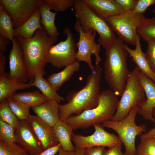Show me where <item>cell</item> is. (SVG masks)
<instances>
[{"instance_id":"obj_31","label":"cell","mask_w":155,"mask_h":155,"mask_svg":"<svg viewBox=\"0 0 155 155\" xmlns=\"http://www.w3.org/2000/svg\"><path fill=\"white\" fill-rule=\"evenodd\" d=\"M0 155H30L16 142L0 141Z\"/></svg>"},{"instance_id":"obj_29","label":"cell","mask_w":155,"mask_h":155,"mask_svg":"<svg viewBox=\"0 0 155 155\" xmlns=\"http://www.w3.org/2000/svg\"><path fill=\"white\" fill-rule=\"evenodd\" d=\"M0 118L15 129L19 125L20 120L11 110L7 99L0 102Z\"/></svg>"},{"instance_id":"obj_5","label":"cell","mask_w":155,"mask_h":155,"mask_svg":"<svg viewBox=\"0 0 155 155\" xmlns=\"http://www.w3.org/2000/svg\"><path fill=\"white\" fill-rule=\"evenodd\" d=\"M76 21L83 30H92L99 36V43L106 49L117 38L106 21L101 18L87 5L83 0H75L73 6Z\"/></svg>"},{"instance_id":"obj_7","label":"cell","mask_w":155,"mask_h":155,"mask_svg":"<svg viewBox=\"0 0 155 155\" xmlns=\"http://www.w3.org/2000/svg\"><path fill=\"white\" fill-rule=\"evenodd\" d=\"M139 71L136 66L130 72L116 113L111 120H122L127 115L133 107L139 106L146 99L145 92L139 78Z\"/></svg>"},{"instance_id":"obj_26","label":"cell","mask_w":155,"mask_h":155,"mask_svg":"<svg viewBox=\"0 0 155 155\" xmlns=\"http://www.w3.org/2000/svg\"><path fill=\"white\" fill-rule=\"evenodd\" d=\"M9 97L30 108L39 106L49 100L42 94L36 92L15 93Z\"/></svg>"},{"instance_id":"obj_37","label":"cell","mask_w":155,"mask_h":155,"mask_svg":"<svg viewBox=\"0 0 155 155\" xmlns=\"http://www.w3.org/2000/svg\"><path fill=\"white\" fill-rule=\"evenodd\" d=\"M122 9L125 11H133L137 0H115Z\"/></svg>"},{"instance_id":"obj_33","label":"cell","mask_w":155,"mask_h":155,"mask_svg":"<svg viewBox=\"0 0 155 155\" xmlns=\"http://www.w3.org/2000/svg\"><path fill=\"white\" fill-rule=\"evenodd\" d=\"M75 0H43V3L55 12L63 11L73 7Z\"/></svg>"},{"instance_id":"obj_6","label":"cell","mask_w":155,"mask_h":155,"mask_svg":"<svg viewBox=\"0 0 155 155\" xmlns=\"http://www.w3.org/2000/svg\"><path fill=\"white\" fill-rule=\"evenodd\" d=\"M139 108V106H134L127 115L121 120H110L105 121L102 124L104 127L112 129L117 133L124 146L126 155H136V138L146 131L145 125H138L135 123L136 117Z\"/></svg>"},{"instance_id":"obj_44","label":"cell","mask_w":155,"mask_h":155,"mask_svg":"<svg viewBox=\"0 0 155 155\" xmlns=\"http://www.w3.org/2000/svg\"><path fill=\"white\" fill-rule=\"evenodd\" d=\"M57 155H75V151H68L64 150L61 146Z\"/></svg>"},{"instance_id":"obj_36","label":"cell","mask_w":155,"mask_h":155,"mask_svg":"<svg viewBox=\"0 0 155 155\" xmlns=\"http://www.w3.org/2000/svg\"><path fill=\"white\" fill-rule=\"evenodd\" d=\"M155 4V0H137L133 11L138 14H143L150 6Z\"/></svg>"},{"instance_id":"obj_39","label":"cell","mask_w":155,"mask_h":155,"mask_svg":"<svg viewBox=\"0 0 155 155\" xmlns=\"http://www.w3.org/2000/svg\"><path fill=\"white\" fill-rule=\"evenodd\" d=\"M105 147H94L85 149L83 155H102Z\"/></svg>"},{"instance_id":"obj_8","label":"cell","mask_w":155,"mask_h":155,"mask_svg":"<svg viewBox=\"0 0 155 155\" xmlns=\"http://www.w3.org/2000/svg\"><path fill=\"white\" fill-rule=\"evenodd\" d=\"M145 17L143 14L130 11L109 17L105 20L123 42L135 46L138 35L137 29Z\"/></svg>"},{"instance_id":"obj_15","label":"cell","mask_w":155,"mask_h":155,"mask_svg":"<svg viewBox=\"0 0 155 155\" xmlns=\"http://www.w3.org/2000/svg\"><path fill=\"white\" fill-rule=\"evenodd\" d=\"M138 75L145 92L146 99L139 105L138 113L155 125V119L153 115V111L155 108V83L140 71Z\"/></svg>"},{"instance_id":"obj_40","label":"cell","mask_w":155,"mask_h":155,"mask_svg":"<svg viewBox=\"0 0 155 155\" xmlns=\"http://www.w3.org/2000/svg\"><path fill=\"white\" fill-rule=\"evenodd\" d=\"M61 146L59 143L55 146L44 150L39 155H55L58 152Z\"/></svg>"},{"instance_id":"obj_9","label":"cell","mask_w":155,"mask_h":155,"mask_svg":"<svg viewBox=\"0 0 155 155\" xmlns=\"http://www.w3.org/2000/svg\"><path fill=\"white\" fill-rule=\"evenodd\" d=\"M63 33L67 35L66 39L51 46L47 55V63L58 68L66 67L77 61V46L73 33L68 27L65 28Z\"/></svg>"},{"instance_id":"obj_38","label":"cell","mask_w":155,"mask_h":155,"mask_svg":"<svg viewBox=\"0 0 155 155\" xmlns=\"http://www.w3.org/2000/svg\"><path fill=\"white\" fill-rule=\"evenodd\" d=\"M122 143L114 146L109 147L104 151L102 155H126L125 153L122 151Z\"/></svg>"},{"instance_id":"obj_21","label":"cell","mask_w":155,"mask_h":155,"mask_svg":"<svg viewBox=\"0 0 155 155\" xmlns=\"http://www.w3.org/2000/svg\"><path fill=\"white\" fill-rule=\"evenodd\" d=\"M59 143L65 151H75L72 137L74 134L71 127L65 122L59 120L53 127Z\"/></svg>"},{"instance_id":"obj_30","label":"cell","mask_w":155,"mask_h":155,"mask_svg":"<svg viewBox=\"0 0 155 155\" xmlns=\"http://www.w3.org/2000/svg\"><path fill=\"white\" fill-rule=\"evenodd\" d=\"M11 110L20 121L28 120L30 115L28 106L10 97L7 98Z\"/></svg>"},{"instance_id":"obj_4","label":"cell","mask_w":155,"mask_h":155,"mask_svg":"<svg viewBox=\"0 0 155 155\" xmlns=\"http://www.w3.org/2000/svg\"><path fill=\"white\" fill-rule=\"evenodd\" d=\"M119 101L118 96L111 90L100 92L97 105L83 111L78 115H72L65 121L73 130L87 128L97 124L112 119L115 115Z\"/></svg>"},{"instance_id":"obj_23","label":"cell","mask_w":155,"mask_h":155,"mask_svg":"<svg viewBox=\"0 0 155 155\" xmlns=\"http://www.w3.org/2000/svg\"><path fill=\"white\" fill-rule=\"evenodd\" d=\"M38 8L41 16L40 23L48 35L51 37H57L59 34L55 23L57 12L51 11L50 8L43 2Z\"/></svg>"},{"instance_id":"obj_43","label":"cell","mask_w":155,"mask_h":155,"mask_svg":"<svg viewBox=\"0 0 155 155\" xmlns=\"http://www.w3.org/2000/svg\"><path fill=\"white\" fill-rule=\"evenodd\" d=\"M6 59L4 54L0 52V75L5 73Z\"/></svg>"},{"instance_id":"obj_28","label":"cell","mask_w":155,"mask_h":155,"mask_svg":"<svg viewBox=\"0 0 155 155\" xmlns=\"http://www.w3.org/2000/svg\"><path fill=\"white\" fill-rule=\"evenodd\" d=\"M137 32L144 41L155 40V17L144 18L137 29Z\"/></svg>"},{"instance_id":"obj_13","label":"cell","mask_w":155,"mask_h":155,"mask_svg":"<svg viewBox=\"0 0 155 155\" xmlns=\"http://www.w3.org/2000/svg\"><path fill=\"white\" fill-rule=\"evenodd\" d=\"M15 134L16 142L30 155H39L44 151L41 142L28 120H20Z\"/></svg>"},{"instance_id":"obj_25","label":"cell","mask_w":155,"mask_h":155,"mask_svg":"<svg viewBox=\"0 0 155 155\" xmlns=\"http://www.w3.org/2000/svg\"><path fill=\"white\" fill-rule=\"evenodd\" d=\"M42 73L36 75L33 81L30 83L32 86L38 88L42 94L49 100H56L58 103L64 100V98L60 96L55 88L43 78Z\"/></svg>"},{"instance_id":"obj_17","label":"cell","mask_w":155,"mask_h":155,"mask_svg":"<svg viewBox=\"0 0 155 155\" xmlns=\"http://www.w3.org/2000/svg\"><path fill=\"white\" fill-rule=\"evenodd\" d=\"M95 14L105 20L108 18L123 14V10L115 0H83Z\"/></svg>"},{"instance_id":"obj_45","label":"cell","mask_w":155,"mask_h":155,"mask_svg":"<svg viewBox=\"0 0 155 155\" xmlns=\"http://www.w3.org/2000/svg\"><path fill=\"white\" fill-rule=\"evenodd\" d=\"M84 149L75 148V155H83Z\"/></svg>"},{"instance_id":"obj_32","label":"cell","mask_w":155,"mask_h":155,"mask_svg":"<svg viewBox=\"0 0 155 155\" xmlns=\"http://www.w3.org/2000/svg\"><path fill=\"white\" fill-rule=\"evenodd\" d=\"M136 155H155V141L152 137L140 139Z\"/></svg>"},{"instance_id":"obj_19","label":"cell","mask_w":155,"mask_h":155,"mask_svg":"<svg viewBox=\"0 0 155 155\" xmlns=\"http://www.w3.org/2000/svg\"><path fill=\"white\" fill-rule=\"evenodd\" d=\"M59 103L48 100L42 104L32 108L36 115L53 127L59 120Z\"/></svg>"},{"instance_id":"obj_10","label":"cell","mask_w":155,"mask_h":155,"mask_svg":"<svg viewBox=\"0 0 155 155\" xmlns=\"http://www.w3.org/2000/svg\"><path fill=\"white\" fill-rule=\"evenodd\" d=\"M74 27L79 34L78 41L76 42L78 48L76 60L85 62L91 71H92L95 67L92 63L91 55H94L96 65L99 64L102 60L99 55L101 45L95 41L96 32L92 30H83L76 21Z\"/></svg>"},{"instance_id":"obj_14","label":"cell","mask_w":155,"mask_h":155,"mask_svg":"<svg viewBox=\"0 0 155 155\" xmlns=\"http://www.w3.org/2000/svg\"><path fill=\"white\" fill-rule=\"evenodd\" d=\"M11 42L9 56V75L15 79L27 83L29 79L22 47L16 38L14 37Z\"/></svg>"},{"instance_id":"obj_11","label":"cell","mask_w":155,"mask_h":155,"mask_svg":"<svg viewBox=\"0 0 155 155\" xmlns=\"http://www.w3.org/2000/svg\"><path fill=\"white\" fill-rule=\"evenodd\" d=\"M95 131L92 135L87 136L74 134L72 140L75 148L84 149L87 148L102 146L111 147L122 143L118 136L106 131L101 124L93 125Z\"/></svg>"},{"instance_id":"obj_34","label":"cell","mask_w":155,"mask_h":155,"mask_svg":"<svg viewBox=\"0 0 155 155\" xmlns=\"http://www.w3.org/2000/svg\"><path fill=\"white\" fill-rule=\"evenodd\" d=\"M15 129L0 118V141L16 142Z\"/></svg>"},{"instance_id":"obj_3","label":"cell","mask_w":155,"mask_h":155,"mask_svg":"<svg viewBox=\"0 0 155 155\" xmlns=\"http://www.w3.org/2000/svg\"><path fill=\"white\" fill-rule=\"evenodd\" d=\"M119 38L106 48L104 63V79L111 90L121 96L130 72L127 63L128 53Z\"/></svg>"},{"instance_id":"obj_1","label":"cell","mask_w":155,"mask_h":155,"mask_svg":"<svg viewBox=\"0 0 155 155\" xmlns=\"http://www.w3.org/2000/svg\"><path fill=\"white\" fill-rule=\"evenodd\" d=\"M102 71L99 64L96 65L88 77L85 86L80 90L69 94L66 103L59 104L60 120L65 121L73 115H79L97 105Z\"/></svg>"},{"instance_id":"obj_22","label":"cell","mask_w":155,"mask_h":155,"mask_svg":"<svg viewBox=\"0 0 155 155\" xmlns=\"http://www.w3.org/2000/svg\"><path fill=\"white\" fill-rule=\"evenodd\" d=\"M40 11L38 8L27 20L15 28L14 37H20L26 39L31 38L38 29L43 27L40 24Z\"/></svg>"},{"instance_id":"obj_24","label":"cell","mask_w":155,"mask_h":155,"mask_svg":"<svg viewBox=\"0 0 155 155\" xmlns=\"http://www.w3.org/2000/svg\"><path fill=\"white\" fill-rule=\"evenodd\" d=\"M79 62L76 61L66 67L61 71L49 75L47 80L58 91L65 82L68 80L72 75L79 69Z\"/></svg>"},{"instance_id":"obj_35","label":"cell","mask_w":155,"mask_h":155,"mask_svg":"<svg viewBox=\"0 0 155 155\" xmlns=\"http://www.w3.org/2000/svg\"><path fill=\"white\" fill-rule=\"evenodd\" d=\"M147 42L148 46L145 53V57L151 68L155 73V40H150Z\"/></svg>"},{"instance_id":"obj_47","label":"cell","mask_w":155,"mask_h":155,"mask_svg":"<svg viewBox=\"0 0 155 155\" xmlns=\"http://www.w3.org/2000/svg\"><path fill=\"white\" fill-rule=\"evenodd\" d=\"M152 137L154 139V140L155 141V136Z\"/></svg>"},{"instance_id":"obj_27","label":"cell","mask_w":155,"mask_h":155,"mask_svg":"<svg viewBox=\"0 0 155 155\" xmlns=\"http://www.w3.org/2000/svg\"><path fill=\"white\" fill-rule=\"evenodd\" d=\"M14 25L10 16L0 5V36L11 42L14 37Z\"/></svg>"},{"instance_id":"obj_2","label":"cell","mask_w":155,"mask_h":155,"mask_svg":"<svg viewBox=\"0 0 155 155\" xmlns=\"http://www.w3.org/2000/svg\"><path fill=\"white\" fill-rule=\"evenodd\" d=\"M16 38L22 47L29 79L32 82L37 74H45L49 50L57 41V37L49 36L43 27L38 29L30 38Z\"/></svg>"},{"instance_id":"obj_46","label":"cell","mask_w":155,"mask_h":155,"mask_svg":"<svg viewBox=\"0 0 155 155\" xmlns=\"http://www.w3.org/2000/svg\"><path fill=\"white\" fill-rule=\"evenodd\" d=\"M152 12L154 13L155 14V7H154V9L153 10Z\"/></svg>"},{"instance_id":"obj_20","label":"cell","mask_w":155,"mask_h":155,"mask_svg":"<svg viewBox=\"0 0 155 155\" xmlns=\"http://www.w3.org/2000/svg\"><path fill=\"white\" fill-rule=\"evenodd\" d=\"M30 83H25L11 78L9 73L0 75V102L7 99L18 90L29 88Z\"/></svg>"},{"instance_id":"obj_18","label":"cell","mask_w":155,"mask_h":155,"mask_svg":"<svg viewBox=\"0 0 155 155\" xmlns=\"http://www.w3.org/2000/svg\"><path fill=\"white\" fill-rule=\"evenodd\" d=\"M140 39L141 38L138 34L135 49L130 48L124 43V47L139 70L155 83V73L151 68L145 57V53L142 50Z\"/></svg>"},{"instance_id":"obj_42","label":"cell","mask_w":155,"mask_h":155,"mask_svg":"<svg viewBox=\"0 0 155 155\" xmlns=\"http://www.w3.org/2000/svg\"><path fill=\"white\" fill-rule=\"evenodd\" d=\"M153 115L155 116V108L153 112ZM155 136V127L150 129L149 131L142 134L140 136V138L142 139L147 137H152Z\"/></svg>"},{"instance_id":"obj_16","label":"cell","mask_w":155,"mask_h":155,"mask_svg":"<svg viewBox=\"0 0 155 155\" xmlns=\"http://www.w3.org/2000/svg\"><path fill=\"white\" fill-rule=\"evenodd\" d=\"M28 121L41 142L44 150L59 144L53 127L36 115H30Z\"/></svg>"},{"instance_id":"obj_41","label":"cell","mask_w":155,"mask_h":155,"mask_svg":"<svg viewBox=\"0 0 155 155\" xmlns=\"http://www.w3.org/2000/svg\"><path fill=\"white\" fill-rule=\"evenodd\" d=\"M11 41L8 39L0 36V52L4 54L7 50V46Z\"/></svg>"},{"instance_id":"obj_12","label":"cell","mask_w":155,"mask_h":155,"mask_svg":"<svg viewBox=\"0 0 155 155\" xmlns=\"http://www.w3.org/2000/svg\"><path fill=\"white\" fill-rule=\"evenodd\" d=\"M43 0H0L2 5L9 14L14 27L25 23L43 2Z\"/></svg>"}]
</instances>
